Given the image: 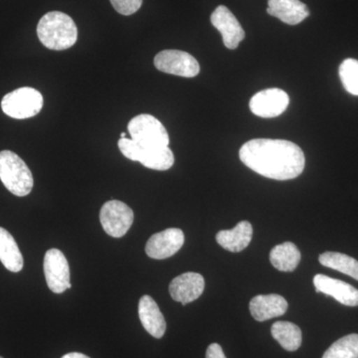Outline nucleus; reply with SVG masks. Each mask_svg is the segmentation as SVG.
<instances>
[{
	"instance_id": "f257e3e1",
	"label": "nucleus",
	"mask_w": 358,
	"mask_h": 358,
	"mask_svg": "<svg viewBox=\"0 0 358 358\" xmlns=\"http://www.w3.org/2000/svg\"><path fill=\"white\" fill-rule=\"evenodd\" d=\"M240 159L252 171L275 180L298 178L305 169L301 148L292 141L257 138L247 141L239 152Z\"/></svg>"
},
{
	"instance_id": "39448f33",
	"label": "nucleus",
	"mask_w": 358,
	"mask_h": 358,
	"mask_svg": "<svg viewBox=\"0 0 358 358\" xmlns=\"http://www.w3.org/2000/svg\"><path fill=\"white\" fill-rule=\"evenodd\" d=\"M43 96L30 87L16 89L3 96L1 109L13 119L24 120L38 115L43 107Z\"/></svg>"
},
{
	"instance_id": "c85d7f7f",
	"label": "nucleus",
	"mask_w": 358,
	"mask_h": 358,
	"mask_svg": "<svg viewBox=\"0 0 358 358\" xmlns=\"http://www.w3.org/2000/svg\"><path fill=\"white\" fill-rule=\"evenodd\" d=\"M0 358H3V357H0Z\"/></svg>"
},
{
	"instance_id": "9d476101",
	"label": "nucleus",
	"mask_w": 358,
	"mask_h": 358,
	"mask_svg": "<svg viewBox=\"0 0 358 358\" xmlns=\"http://www.w3.org/2000/svg\"><path fill=\"white\" fill-rule=\"evenodd\" d=\"M289 98L281 89H266L259 92L250 101V110L257 117L271 119L279 117L288 108Z\"/></svg>"
},
{
	"instance_id": "dca6fc26",
	"label": "nucleus",
	"mask_w": 358,
	"mask_h": 358,
	"mask_svg": "<svg viewBox=\"0 0 358 358\" xmlns=\"http://www.w3.org/2000/svg\"><path fill=\"white\" fill-rule=\"evenodd\" d=\"M138 317L141 324L150 336L162 338L166 331V322L159 306L150 296H141L138 303Z\"/></svg>"
},
{
	"instance_id": "cd10ccee",
	"label": "nucleus",
	"mask_w": 358,
	"mask_h": 358,
	"mask_svg": "<svg viewBox=\"0 0 358 358\" xmlns=\"http://www.w3.org/2000/svg\"><path fill=\"white\" fill-rule=\"evenodd\" d=\"M127 138L126 133H122L121 134V138Z\"/></svg>"
},
{
	"instance_id": "f3484780",
	"label": "nucleus",
	"mask_w": 358,
	"mask_h": 358,
	"mask_svg": "<svg viewBox=\"0 0 358 358\" xmlns=\"http://www.w3.org/2000/svg\"><path fill=\"white\" fill-rule=\"evenodd\" d=\"M267 13L289 25H296L310 16V9L300 0H268Z\"/></svg>"
},
{
	"instance_id": "aec40b11",
	"label": "nucleus",
	"mask_w": 358,
	"mask_h": 358,
	"mask_svg": "<svg viewBox=\"0 0 358 358\" xmlns=\"http://www.w3.org/2000/svg\"><path fill=\"white\" fill-rule=\"evenodd\" d=\"M301 252L292 242L277 245L271 251L270 261L281 272H293L301 262Z\"/></svg>"
},
{
	"instance_id": "6e6552de",
	"label": "nucleus",
	"mask_w": 358,
	"mask_h": 358,
	"mask_svg": "<svg viewBox=\"0 0 358 358\" xmlns=\"http://www.w3.org/2000/svg\"><path fill=\"white\" fill-rule=\"evenodd\" d=\"M155 66L160 72L176 76L193 78L200 72L196 59L185 51L164 50L155 57Z\"/></svg>"
},
{
	"instance_id": "20e7f679",
	"label": "nucleus",
	"mask_w": 358,
	"mask_h": 358,
	"mask_svg": "<svg viewBox=\"0 0 358 358\" xmlns=\"http://www.w3.org/2000/svg\"><path fill=\"white\" fill-rule=\"evenodd\" d=\"M117 145L127 159L141 162L148 169L167 171L173 166V152L169 147L143 148L128 138H121Z\"/></svg>"
},
{
	"instance_id": "423d86ee",
	"label": "nucleus",
	"mask_w": 358,
	"mask_h": 358,
	"mask_svg": "<svg viewBox=\"0 0 358 358\" xmlns=\"http://www.w3.org/2000/svg\"><path fill=\"white\" fill-rule=\"evenodd\" d=\"M131 140L143 148L169 147V136L164 124L152 115H136L129 122Z\"/></svg>"
},
{
	"instance_id": "1a4fd4ad",
	"label": "nucleus",
	"mask_w": 358,
	"mask_h": 358,
	"mask_svg": "<svg viewBox=\"0 0 358 358\" xmlns=\"http://www.w3.org/2000/svg\"><path fill=\"white\" fill-rule=\"evenodd\" d=\"M44 274L47 285L53 293L62 294L72 288L69 264L60 250L50 249L45 254Z\"/></svg>"
},
{
	"instance_id": "4468645a",
	"label": "nucleus",
	"mask_w": 358,
	"mask_h": 358,
	"mask_svg": "<svg viewBox=\"0 0 358 358\" xmlns=\"http://www.w3.org/2000/svg\"><path fill=\"white\" fill-rule=\"evenodd\" d=\"M313 285L317 293L333 296L334 300L348 307L358 306V289L348 282L319 274L313 278Z\"/></svg>"
},
{
	"instance_id": "412c9836",
	"label": "nucleus",
	"mask_w": 358,
	"mask_h": 358,
	"mask_svg": "<svg viewBox=\"0 0 358 358\" xmlns=\"http://www.w3.org/2000/svg\"><path fill=\"white\" fill-rule=\"evenodd\" d=\"M273 338L288 352H296L301 348L303 336L300 327L293 322H277L271 329Z\"/></svg>"
},
{
	"instance_id": "a878e982",
	"label": "nucleus",
	"mask_w": 358,
	"mask_h": 358,
	"mask_svg": "<svg viewBox=\"0 0 358 358\" xmlns=\"http://www.w3.org/2000/svg\"><path fill=\"white\" fill-rule=\"evenodd\" d=\"M206 358H226V357L220 345L211 343L207 348Z\"/></svg>"
},
{
	"instance_id": "4be33fe9",
	"label": "nucleus",
	"mask_w": 358,
	"mask_h": 358,
	"mask_svg": "<svg viewBox=\"0 0 358 358\" xmlns=\"http://www.w3.org/2000/svg\"><path fill=\"white\" fill-rule=\"evenodd\" d=\"M319 261L324 267L338 271L358 281V261L352 257L338 252H326L320 255Z\"/></svg>"
},
{
	"instance_id": "9b49d317",
	"label": "nucleus",
	"mask_w": 358,
	"mask_h": 358,
	"mask_svg": "<svg viewBox=\"0 0 358 358\" xmlns=\"http://www.w3.org/2000/svg\"><path fill=\"white\" fill-rule=\"evenodd\" d=\"M185 244L183 231L178 228L155 233L148 239L145 245V253L150 258L155 260H164L178 253Z\"/></svg>"
},
{
	"instance_id": "393cba45",
	"label": "nucleus",
	"mask_w": 358,
	"mask_h": 358,
	"mask_svg": "<svg viewBox=\"0 0 358 358\" xmlns=\"http://www.w3.org/2000/svg\"><path fill=\"white\" fill-rule=\"evenodd\" d=\"M115 11L122 15H131L141 8L143 0H110Z\"/></svg>"
},
{
	"instance_id": "a211bd4d",
	"label": "nucleus",
	"mask_w": 358,
	"mask_h": 358,
	"mask_svg": "<svg viewBox=\"0 0 358 358\" xmlns=\"http://www.w3.org/2000/svg\"><path fill=\"white\" fill-rule=\"evenodd\" d=\"M253 236V227L248 221H241L231 230L219 231L216 241L227 251L238 253L249 246Z\"/></svg>"
},
{
	"instance_id": "f8f14e48",
	"label": "nucleus",
	"mask_w": 358,
	"mask_h": 358,
	"mask_svg": "<svg viewBox=\"0 0 358 358\" xmlns=\"http://www.w3.org/2000/svg\"><path fill=\"white\" fill-rule=\"evenodd\" d=\"M211 23L222 35L226 48L234 50L245 38L243 27L228 7L218 6L211 14Z\"/></svg>"
},
{
	"instance_id": "7ed1b4c3",
	"label": "nucleus",
	"mask_w": 358,
	"mask_h": 358,
	"mask_svg": "<svg viewBox=\"0 0 358 358\" xmlns=\"http://www.w3.org/2000/svg\"><path fill=\"white\" fill-rule=\"evenodd\" d=\"M0 180L7 190L20 197L29 194L34 185L29 167L10 150L0 152Z\"/></svg>"
},
{
	"instance_id": "6ab92c4d",
	"label": "nucleus",
	"mask_w": 358,
	"mask_h": 358,
	"mask_svg": "<svg viewBox=\"0 0 358 358\" xmlns=\"http://www.w3.org/2000/svg\"><path fill=\"white\" fill-rule=\"evenodd\" d=\"M0 262L13 273L20 272L24 266L22 254L15 239L2 227H0Z\"/></svg>"
},
{
	"instance_id": "2eb2a0df",
	"label": "nucleus",
	"mask_w": 358,
	"mask_h": 358,
	"mask_svg": "<svg viewBox=\"0 0 358 358\" xmlns=\"http://www.w3.org/2000/svg\"><path fill=\"white\" fill-rule=\"evenodd\" d=\"M288 301L280 294H259L250 301V312L258 322L281 317L288 310Z\"/></svg>"
},
{
	"instance_id": "f03ea898",
	"label": "nucleus",
	"mask_w": 358,
	"mask_h": 358,
	"mask_svg": "<svg viewBox=\"0 0 358 358\" xmlns=\"http://www.w3.org/2000/svg\"><path fill=\"white\" fill-rule=\"evenodd\" d=\"M37 35L45 47L61 51L74 46L78 39V29L69 15L60 11H51L40 20Z\"/></svg>"
},
{
	"instance_id": "5701e85b",
	"label": "nucleus",
	"mask_w": 358,
	"mask_h": 358,
	"mask_svg": "<svg viewBox=\"0 0 358 358\" xmlns=\"http://www.w3.org/2000/svg\"><path fill=\"white\" fill-rule=\"evenodd\" d=\"M322 358H358V334L339 338L329 346Z\"/></svg>"
},
{
	"instance_id": "ddd939ff",
	"label": "nucleus",
	"mask_w": 358,
	"mask_h": 358,
	"mask_svg": "<svg viewBox=\"0 0 358 358\" xmlns=\"http://www.w3.org/2000/svg\"><path fill=\"white\" fill-rule=\"evenodd\" d=\"M204 278L199 273L187 272L174 278L169 284V294L183 306L192 303L203 293Z\"/></svg>"
},
{
	"instance_id": "b1692460",
	"label": "nucleus",
	"mask_w": 358,
	"mask_h": 358,
	"mask_svg": "<svg viewBox=\"0 0 358 358\" xmlns=\"http://www.w3.org/2000/svg\"><path fill=\"white\" fill-rule=\"evenodd\" d=\"M339 77L346 91L358 96V60L345 59L339 66Z\"/></svg>"
},
{
	"instance_id": "bb28decb",
	"label": "nucleus",
	"mask_w": 358,
	"mask_h": 358,
	"mask_svg": "<svg viewBox=\"0 0 358 358\" xmlns=\"http://www.w3.org/2000/svg\"><path fill=\"white\" fill-rule=\"evenodd\" d=\"M62 358H90L86 355L80 352H70L65 355Z\"/></svg>"
},
{
	"instance_id": "0eeeda50",
	"label": "nucleus",
	"mask_w": 358,
	"mask_h": 358,
	"mask_svg": "<svg viewBox=\"0 0 358 358\" xmlns=\"http://www.w3.org/2000/svg\"><path fill=\"white\" fill-rule=\"evenodd\" d=\"M134 218V211L128 205L119 200H110L101 208V224L105 232L110 237L124 236L133 225Z\"/></svg>"
}]
</instances>
